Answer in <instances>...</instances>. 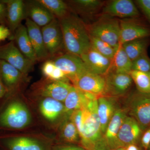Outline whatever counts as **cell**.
Masks as SVG:
<instances>
[{"label":"cell","mask_w":150,"mask_h":150,"mask_svg":"<svg viewBox=\"0 0 150 150\" xmlns=\"http://www.w3.org/2000/svg\"><path fill=\"white\" fill-rule=\"evenodd\" d=\"M144 132L140 139L141 144L145 149L147 150L150 144V127Z\"/></svg>","instance_id":"8d00e7d4"},{"label":"cell","mask_w":150,"mask_h":150,"mask_svg":"<svg viewBox=\"0 0 150 150\" xmlns=\"http://www.w3.org/2000/svg\"><path fill=\"white\" fill-rule=\"evenodd\" d=\"M25 24L38 61H43L50 58L44 44L41 28L28 18H26Z\"/></svg>","instance_id":"2e32d148"},{"label":"cell","mask_w":150,"mask_h":150,"mask_svg":"<svg viewBox=\"0 0 150 150\" xmlns=\"http://www.w3.org/2000/svg\"><path fill=\"white\" fill-rule=\"evenodd\" d=\"M127 112L139 124L143 132L150 127V93H133L127 100Z\"/></svg>","instance_id":"5b68a950"},{"label":"cell","mask_w":150,"mask_h":150,"mask_svg":"<svg viewBox=\"0 0 150 150\" xmlns=\"http://www.w3.org/2000/svg\"><path fill=\"white\" fill-rule=\"evenodd\" d=\"M134 2L150 27V0H137Z\"/></svg>","instance_id":"836d02e7"},{"label":"cell","mask_w":150,"mask_h":150,"mask_svg":"<svg viewBox=\"0 0 150 150\" xmlns=\"http://www.w3.org/2000/svg\"><path fill=\"white\" fill-rule=\"evenodd\" d=\"M148 149L150 150V144L149 146V149Z\"/></svg>","instance_id":"f6af8a7d"},{"label":"cell","mask_w":150,"mask_h":150,"mask_svg":"<svg viewBox=\"0 0 150 150\" xmlns=\"http://www.w3.org/2000/svg\"><path fill=\"white\" fill-rule=\"evenodd\" d=\"M98 113L101 131L104 135L108 124L118 108L115 98L102 96L97 98Z\"/></svg>","instance_id":"44dd1931"},{"label":"cell","mask_w":150,"mask_h":150,"mask_svg":"<svg viewBox=\"0 0 150 150\" xmlns=\"http://www.w3.org/2000/svg\"><path fill=\"white\" fill-rule=\"evenodd\" d=\"M56 66L52 60H48L43 63L42 67V72L43 76L47 79H49L54 71Z\"/></svg>","instance_id":"e575fe53"},{"label":"cell","mask_w":150,"mask_h":150,"mask_svg":"<svg viewBox=\"0 0 150 150\" xmlns=\"http://www.w3.org/2000/svg\"><path fill=\"white\" fill-rule=\"evenodd\" d=\"M105 88L104 95L116 97L125 94L132 86L133 80L129 74L110 71L104 76Z\"/></svg>","instance_id":"8fae6325"},{"label":"cell","mask_w":150,"mask_h":150,"mask_svg":"<svg viewBox=\"0 0 150 150\" xmlns=\"http://www.w3.org/2000/svg\"><path fill=\"white\" fill-rule=\"evenodd\" d=\"M137 91L142 93H150V78L148 73L132 70L130 73Z\"/></svg>","instance_id":"4dcf8cb0"},{"label":"cell","mask_w":150,"mask_h":150,"mask_svg":"<svg viewBox=\"0 0 150 150\" xmlns=\"http://www.w3.org/2000/svg\"><path fill=\"white\" fill-rule=\"evenodd\" d=\"M132 61L126 54L122 45L120 44L112 60L110 71L118 73L129 74L132 71Z\"/></svg>","instance_id":"83f0119b"},{"label":"cell","mask_w":150,"mask_h":150,"mask_svg":"<svg viewBox=\"0 0 150 150\" xmlns=\"http://www.w3.org/2000/svg\"><path fill=\"white\" fill-rule=\"evenodd\" d=\"M103 15L121 19L138 18L141 13L136 4L131 0H112L105 4Z\"/></svg>","instance_id":"9c48e42d"},{"label":"cell","mask_w":150,"mask_h":150,"mask_svg":"<svg viewBox=\"0 0 150 150\" xmlns=\"http://www.w3.org/2000/svg\"><path fill=\"white\" fill-rule=\"evenodd\" d=\"M86 27L90 36L106 42L115 48L120 45V22L118 19L103 15Z\"/></svg>","instance_id":"3957f363"},{"label":"cell","mask_w":150,"mask_h":150,"mask_svg":"<svg viewBox=\"0 0 150 150\" xmlns=\"http://www.w3.org/2000/svg\"><path fill=\"white\" fill-rule=\"evenodd\" d=\"M132 70L146 73L150 72V58L147 53L132 61Z\"/></svg>","instance_id":"d6a6232c"},{"label":"cell","mask_w":150,"mask_h":150,"mask_svg":"<svg viewBox=\"0 0 150 150\" xmlns=\"http://www.w3.org/2000/svg\"><path fill=\"white\" fill-rule=\"evenodd\" d=\"M59 21L67 53L80 56L90 49L91 43L86 25L76 14L71 12Z\"/></svg>","instance_id":"6da1fadb"},{"label":"cell","mask_w":150,"mask_h":150,"mask_svg":"<svg viewBox=\"0 0 150 150\" xmlns=\"http://www.w3.org/2000/svg\"><path fill=\"white\" fill-rule=\"evenodd\" d=\"M6 6L2 1H0V25H5L6 23Z\"/></svg>","instance_id":"74e56055"},{"label":"cell","mask_w":150,"mask_h":150,"mask_svg":"<svg viewBox=\"0 0 150 150\" xmlns=\"http://www.w3.org/2000/svg\"><path fill=\"white\" fill-rule=\"evenodd\" d=\"M31 121L32 117L28 108L18 100L10 103L0 116V125L10 129H23Z\"/></svg>","instance_id":"277c9868"},{"label":"cell","mask_w":150,"mask_h":150,"mask_svg":"<svg viewBox=\"0 0 150 150\" xmlns=\"http://www.w3.org/2000/svg\"><path fill=\"white\" fill-rule=\"evenodd\" d=\"M90 37L91 46L103 56L112 60L117 48L110 44L93 37Z\"/></svg>","instance_id":"1f68e13d"},{"label":"cell","mask_w":150,"mask_h":150,"mask_svg":"<svg viewBox=\"0 0 150 150\" xmlns=\"http://www.w3.org/2000/svg\"><path fill=\"white\" fill-rule=\"evenodd\" d=\"M44 98L40 101L39 109L46 120L50 121H56L65 113L64 105L63 102L50 98Z\"/></svg>","instance_id":"d4e9b609"},{"label":"cell","mask_w":150,"mask_h":150,"mask_svg":"<svg viewBox=\"0 0 150 150\" xmlns=\"http://www.w3.org/2000/svg\"><path fill=\"white\" fill-rule=\"evenodd\" d=\"M59 20L71 13L68 4L62 0H38Z\"/></svg>","instance_id":"f1b7e54d"},{"label":"cell","mask_w":150,"mask_h":150,"mask_svg":"<svg viewBox=\"0 0 150 150\" xmlns=\"http://www.w3.org/2000/svg\"><path fill=\"white\" fill-rule=\"evenodd\" d=\"M13 38L22 54L33 63H36L38 61L37 57L30 43L25 25L21 24L18 26L14 33Z\"/></svg>","instance_id":"cb8c5ba5"},{"label":"cell","mask_w":150,"mask_h":150,"mask_svg":"<svg viewBox=\"0 0 150 150\" xmlns=\"http://www.w3.org/2000/svg\"><path fill=\"white\" fill-rule=\"evenodd\" d=\"M148 74H149V76L150 78V72H149V73H148Z\"/></svg>","instance_id":"ee69618b"},{"label":"cell","mask_w":150,"mask_h":150,"mask_svg":"<svg viewBox=\"0 0 150 150\" xmlns=\"http://www.w3.org/2000/svg\"><path fill=\"white\" fill-rule=\"evenodd\" d=\"M61 137L64 141L69 143H76L80 141L77 129L69 116L62 124Z\"/></svg>","instance_id":"f546056e"},{"label":"cell","mask_w":150,"mask_h":150,"mask_svg":"<svg viewBox=\"0 0 150 150\" xmlns=\"http://www.w3.org/2000/svg\"><path fill=\"white\" fill-rule=\"evenodd\" d=\"M7 9V23L9 29L13 34L26 17L25 3L22 0H4Z\"/></svg>","instance_id":"e0dca14e"},{"label":"cell","mask_w":150,"mask_h":150,"mask_svg":"<svg viewBox=\"0 0 150 150\" xmlns=\"http://www.w3.org/2000/svg\"><path fill=\"white\" fill-rule=\"evenodd\" d=\"M125 150H140L137 144H131L125 147Z\"/></svg>","instance_id":"b9f144b4"},{"label":"cell","mask_w":150,"mask_h":150,"mask_svg":"<svg viewBox=\"0 0 150 150\" xmlns=\"http://www.w3.org/2000/svg\"><path fill=\"white\" fill-rule=\"evenodd\" d=\"M0 60L16 68L25 76L32 71L34 64L22 54L13 40L0 46Z\"/></svg>","instance_id":"52a82bcc"},{"label":"cell","mask_w":150,"mask_h":150,"mask_svg":"<svg viewBox=\"0 0 150 150\" xmlns=\"http://www.w3.org/2000/svg\"><path fill=\"white\" fill-rule=\"evenodd\" d=\"M54 64L63 71L71 81L88 71L80 56L67 53L60 54L52 59Z\"/></svg>","instance_id":"30bf717a"},{"label":"cell","mask_w":150,"mask_h":150,"mask_svg":"<svg viewBox=\"0 0 150 150\" xmlns=\"http://www.w3.org/2000/svg\"><path fill=\"white\" fill-rule=\"evenodd\" d=\"M150 45V37L139 38L123 43L124 51L132 61L147 53Z\"/></svg>","instance_id":"4316f807"},{"label":"cell","mask_w":150,"mask_h":150,"mask_svg":"<svg viewBox=\"0 0 150 150\" xmlns=\"http://www.w3.org/2000/svg\"><path fill=\"white\" fill-rule=\"evenodd\" d=\"M97 98L96 96L81 91L73 86L64 102L65 113L69 116L73 111L84 108L91 100Z\"/></svg>","instance_id":"ac0fdd59"},{"label":"cell","mask_w":150,"mask_h":150,"mask_svg":"<svg viewBox=\"0 0 150 150\" xmlns=\"http://www.w3.org/2000/svg\"><path fill=\"white\" fill-rule=\"evenodd\" d=\"M70 9L82 16H91L102 10L104 2L99 0H74L68 2Z\"/></svg>","instance_id":"484cf974"},{"label":"cell","mask_w":150,"mask_h":150,"mask_svg":"<svg viewBox=\"0 0 150 150\" xmlns=\"http://www.w3.org/2000/svg\"><path fill=\"white\" fill-rule=\"evenodd\" d=\"M44 44L50 57L60 54L64 47L62 29L59 20L55 18L41 28Z\"/></svg>","instance_id":"ba28073f"},{"label":"cell","mask_w":150,"mask_h":150,"mask_svg":"<svg viewBox=\"0 0 150 150\" xmlns=\"http://www.w3.org/2000/svg\"><path fill=\"white\" fill-rule=\"evenodd\" d=\"M73 86L68 83L48 80L39 86L37 91L43 97L50 98L64 103Z\"/></svg>","instance_id":"9a60e30c"},{"label":"cell","mask_w":150,"mask_h":150,"mask_svg":"<svg viewBox=\"0 0 150 150\" xmlns=\"http://www.w3.org/2000/svg\"><path fill=\"white\" fill-rule=\"evenodd\" d=\"M111 150H125V147H119L117 149H114Z\"/></svg>","instance_id":"7bdbcfd3"},{"label":"cell","mask_w":150,"mask_h":150,"mask_svg":"<svg viewBox=\"0 0 150 150\" xmlns=\"http://www.w3.org/2000/svg\"><path fill=\"white\" fill-rule=\"evenodd\" d=\"M120 22L121 45L144 38L150 37V27L141 17L121 19Z\"/></svg>","instance_id":"8992f818"},{"label":"cell","mask_w":150,"mask_h":150,"mask_svg":"<svg viewBox=\"0 0 150 150\" xmlns=\"http://www.w3.org/2000/svg\"><path fill=\"white\" fill-rule=\"evenodd\" d=\"M7 91L6 87L4 85V83L0 78V98L4 96Z\"/></svg>","instance_id":"60d3db41"},{"label":"cell","mask_w":150,"mask_h":150,"mask_svg":"<svg viewBox=\"0 0 150 150\" xmlns=\"http://www.w3.org/2000/svg\"><path fill=\"white\" fill-rule=\"evenodd\" d=\"M25 77L16 68L0 60V78L7 91L16 88Z\"/></svg>","instance_id":"603a6c76"},{"label":"cell","mask_w":150,"mask_h":150,"mask_svg":"<svg viewBox=\"0 0 150 150\" xmlns=\"http://www.w3.org/2000/svg\"><path fill=\"white\" fill-rule=\"evenodd\" d=\"M127 110L118 107L109 124H108L103 135L111 150L119 148L117 136L121 125L127 115Z\"/></svg>","instance_id":"ffe728a7"},{"label":"cell","mask_w":150,"mask_h":150,"mask_svg":"<svg viewBox=\"0 0 150 150\" xmlns=\"http://www.w3.org/2000/svg\"><path fill=\"white\" fill-rule=\"evenodd\" d=\"M74 86L81 91L89 93L98 97L104 95L105 88L104 76L86 71L72 82Z\"/></svg>","instance_id":"7c38bea8"},{"label":"cell","mask_w":150,"mask_h":150,"mask_svg":"<svg viewBox=\"0 0 150 150\" xmlns=\"http://www.w3.org/2000/svg\"><path fill=\"white\" fill-rule=\"evenodd\" d=\"M80 57L90 72L105 76L110 71L112 60L103 56L91 46Z\"/></svg>","instance_id":"4fadbf2b"},{"label":"cell","mask_w":150,"mask_h":150,"mask_svg":"<svg viewBox=\"0 0 150 150\" xmlns=\"http://www.w3.org/2000/svg\"><path fill=\"white\" fill-rule=\"evenodd\" d=\"M143 133L137 121L133 117L127 115L121 125L117 136L119 147H125L131 144H137Z\"/></svg>","instance_id":"5bb4252c"},{"label":"cell","mask_w":150,"mask_h":150,"mask_svg":"<svg viewBox=\"0 0 150 150\" xmlns=\"http://www.w3.org/2000/svg\"><path fill=\"white\" fill-rule=\"evenodd\" d=\"M12 35L8 28L5 25H0V41L10 37Z\"/></svg>","instance_id":"ab89813d"},{"label":"cell","mask_w":150,"mask_h":150,"mask_svg":"<svg viewBox=\"0 0 150 150\" xmlns=\"http://www.w3.org/2000/svg\"><path fill=\"white\" fill-rule=\"evenodd\" d=\"M97 98L91 100L86 107L81 109L82 119L79 133L81 144L86 150L103 137L98 113Z\"/></svg>","instance_id":"7a4b0ae2"},{"label":"cell","mask_w":150,"mask_h":150,"mask_svg":"<svg viewBox=\"0 0 150 150\" xmlns=\"http://www.w3.org/2000/svg\"><path fill=\"white\" fill-rule=\"evenodd\" d=\"M52 150H86L83 147L75 145H56L52 148Z\"/></svg>","instance_id":"f35d334b"},{"label":"cell","mask_w":150,"mask_h":150,"mask_svg":"<svg viewBox=\"0 0 150 150\" xmlns=\"http://www.w3.org/2000/svg\"><path fill=\"white\" fill-rule=\"evenodd\" d=\"M88 150H111L104 137Z\"/></svg>","instance_id":"d590c367"},{"label":"cell","mask_w":150,"mask_h":150,"mask_svg":"<svg viewBox=\"0 0 150 150\" xmlns=\"http://www.w3.org/2000/svg\"><path fill=\"white\" fill-rule=\"evenodd\" d=\"M4 143L9 150H51L45 143L30 137H12L6 139Z\"/></svg>","instance_id":"7402d4cb"},{"label":"cell","mask_w":150,"mask_h":150,"mask_svg":"<svg viewBox=\"0 0 150 150\" xmlns=\"http://www.w3.org/2000/svg\"><path fill=\"white\" fill-rule=\"evenodd\" d=\"M25 3L26 17L40 27L46 26L55 18L38 1Z\"/></svg>","instance_id":"d6986e66"}]
</instances>
